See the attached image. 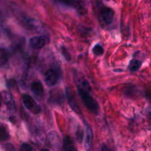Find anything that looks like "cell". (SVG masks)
<instances>
[{
	"label": "cell",
	"instance_id": "obj_19",
	"mask_svg": "<svg viewBox=\"0 0 151 151\" xmlns=\"http://www.w3.org/2000/svg\"><path fill=\"white\" fill-rule=\"evenodd\" d=\"M19 151H32V147L27 143H23L21 145Z\"/></svg>",
	"mask_w": 151,
	"mask_h": 151
},
{
	"label": "cell",
	"instance_id": "obj_17",
	"mask_svg": "<svg viewBox=\"0 0 151 151\" xmlns=\"http://www.w3.org/2000/svg\"><path fill=\"white\" fill-rule=\"evenodd\" d=\"M93 53H94L95 55H102L104 52V50L103 48L102 47V46H100V44H96L94 47H93V50H92Z\"/></svg>",
	"mask_w": 151,
	"mask_h": 151
},
{
	"label": "cell",
	"instance_id": "obj_16",
	"mask_svg": "<svg viewBox=\"0 0 151 151\" xmlns=\"http://www.w3.org/2000/svg\"><path fill=\"white\" fill-rule=\"evenodd\" d=\"M60 3L65 4V5L70 6V7H76L78 6V0H58Z\"/></svg>",
	"mask_w": 151,
	"mask_h": 151
},
{
	"label": "cell",
	"instance_id": "obj_14",
	"mask_svg": "<svg viewBox=\"0 0 151 151\" xmlns=\"http://www.w3.org/2000/svg\"><path fill=\"white\" fill-rule=\"evenodd\" d=\"M10 139V134L4 126H0V142L7 141Z\"/></svg>",
	"mask_w": 151,
	"mask_h": 151
},
{
	"label": "cell",
	"instance_id": "obj_11",
	"mask_svg": "<svg viewBox=\"0 0 151 151\" xmlns=\"http://www.w3.org/2000/svg\"><path fill=\"white\" fill-rule=\"evenodd\" d=\"M51 94L54 96L50 95V100L52 102V103H60L63 100V97L62 95V93L60 92V91H58V90H55V91H51Z\"/></svg>",
	"mask_w": 151,
	"mask_h": 151
},
{
	"label": "cell",
	"instance_id": "obj_23",
	"mask_svg": "<svg viewBox=\"0 0 151 151\" xmlns=\"http://www.w3.org/2000/svg\"><path fill=\"white\" fill-rule=\"evenodd\" d=\"M1 106V97H0V107Z\"/></svg>",
	"mask_w": 151,
	"mask_h": 151
},
{
	"label": "cell",
	"instance_id": "obj_22",
	"mask_svg": "<svg viewBox=\"0 0 151 151\" xmlns=\"http://www.w3.org/2000/svg\"><path fill=\"white\" fill-rule=\"evenodd\" d=\"M40 151H50L48 150V149H45V148H44V149H41V150Z\"/></svg>",
	"mask_w": 151,
	"mask_h": 151
},
{
	"label": "cell",
	"instance_id": "obj_10",
	"mask_svg": "<svg viewBox=\"0 0 151 151\" xmlns=\"http://www.w3.org/2000/svg\"><path fill=\"white\" fill-rule=\"evenodd\" d=\"M63 148L65 151H75V147L73 141L69 136H66L63 139Z\"/></svg>",
	"mask_w": 151,
	"mask_h": 151
},
{
	"label": "cell",
	"instance_id": "obj_13",
	"mask_svg": "<svg viewBox=\"0 0 151 151\" xmlns=\"http://www.w3.org/2000/svg\"><path fill=\"white\" fill-rule=\"evenodd\" d=\"M48 138L50 139V142H51V144L53 146L58 145H59V140H60V139H59L58 134L55 131H51L49 134Z\"/></svg>",
	"mask_w": 151,
	"mask_h": 151
},
{
	"label": "cell",
	"instance_id": "obj_18",
	"mask_svg": "<svg viewBox=\"0 0 151 151\" xmlns=\"http://www.w3.org/2000/svg\"><path fill=\"white\" fill-rule=\"evenodd\" d=\"M60 52H61L62 55H63V58L66 59V60L69 61V60H71V55L70 54H69V52H68V50L66 49V47H61V48H60Z\"/></svg>",
	"mask_w": 151,
	"mask_h": 151
},
{
	"label": "cell",
	"instance_id": "obj_6",
	"mask_svg": "<svg viewBox=\"0 0 151 151\" xmlns=\"http://www.w3.org/2000/svg\"><path fill=\"white\" fill-rule=\"evenodd\" d=\"M86 127V134L85 139H84V147L86 151H90L92 147V140H93V132L91 128H90L88 124H85Z\"/></svg>",
	"mask_w": 151,
	"mask_h": 151
},
{
	"label": "cell",
	"instance_id": "obj_5",
	"mask_svg": "<svg viewBox=\"0 0 151 151\" xmlns=\"http://www.w3.org/2000/svg\"><path fill=\"white\" fill-rule=\"evenodd\" d=\"M66 96L68 100V103H69L71 109H72L74 111L76 112L77 114H81V110H80L79 106H78L76 100H75V97H74V94L73 93H72V90L69 88H66Z\"/></svg>",
	"mask_w": 151,
	"mask_h": 151
},
{
	"label": "cell",
	"instance_id": "obj_8",
	"mask_svg": "<svg viewBox=\"0 0 151 151\" xmlns=\"http://www.w3.org/2000/svg\"><path fill=\"white\" fill-rule=\"evenodd\" d=\"M46 44V38L44 36H34L29 39V44L32 48L40 50Z\"/></svg>",
	"mask_w": 151,
	"mask_h": 151
},
{
	"label": "cell",
	"instance_id": "obj_4",
	"mask_svg": "<svg viewBox=\"0 0 151 151\" xmlns=\"http://www.w3.org/2000/svg\"><path fill=\"white\" fill-rule=\"evenodd\" d=\"M44 80L47 85L50 86H53L57 83L58 81V74L54 69H48L44 75Z\"/></svg>",
	"mask_w": 151,
	"mask_h": 151
},
{
	"label": "cell",
	"instance_id": "obj_3",
	"mask_svg": "<svg viewBox=\"0 0 151 151\" xmlns=\"http://www.w3.org/2000/svg\"><path fill=\"white\" fill-rule=\"evenodd\" d=\"M100 16L102 21L107 24H110L113 22L114 18V12L111 7H103L100 10Z\"/></svg>",
	"mask_w": 151,
	"mask_h": 151
},
{
	"label": "cell",
	"instance_id": "obj_21",
	"mask_svg": "<svg viewBox=\"0 0 151 151\" xmlns=\"http://www.w3.org/2000/svg\"><path fill=\"white\" fill-rule=\"evenodd\" d=\"M145 96L148 99V100H150L151 102V87L147 88V91H145Z\"/></svg>",
	"mask_w": 151,
	"mask_h": 151
},
{
	"label": "cell",
	"instance_id": "obj_9",
	"mask_svg": "<svg viewBox=\"0 0 151 151\" xmlns=\"http://www.w3.org/2000/svg\"><path fill=\"white\" fill-rule=\"evenodd\" d=\"M31 90L38 97L42 96L44 94V87L40 81H35L31 85Z\"/></svg>",
	"mask_w": 151,
	"mask_h": 151
},
{
	"label": "cell",
	"instance_id": "obj_20",
	"mask_svg": "<svg viewBox=\"0 0 151 151\" xmlns=\"http://www.w3.org/2000/svg\"><path fill=\"white\" fill-rule=\"evenodd\" d=\"M5 149L7 151H16L14 146L11 144H7L5 145Z\"/></svg>",
	"mask_w": 151,
	"mask_h": 151
},
{
	"label": "cell",
	"instance_id": "obj_15",
	"mask_svg": "<svg viewBox=\"0 0 151 151\" xmlns=\"http://www.w3.org/2000/svg\"><path fill=\"white\" fill-rule=\"evenodd\" d=\"M7 60V54L4 49L0 47V67L2 66Z\"/></svg>",
	"mask_w": 151,
	"mask_h": 151
},
{
	"label": "cell",
	"instance_id": "obj_1",
	"mask_svg": "<svg viewBox=\"0 0 151 151\" xmlns=\"http://www.w3.org/2000/svg\"><path fill=\"white\" fill-rule=\"evenodd\" d=\"M78 94H79L80 97H81V100H82L83 103H84L86 109L89 111L92 112L93 114L98 113V111L100 109L99 104L93 97H91L90 96L89 92L88 91H83V90H82L80 88H78Z\"/></svg>",
	"mask_w": 151,
	"mask_h": 151
},
{
	"label": "cell",
	"instance_id": "obj_12",
	"mask_svg": "<svg viewBox=\"0 0 151 151\" xmlns=\"http://www.w3.org/2000/svg\"><path fill=\"white\" fill-rule=\"evenodd\" d=\"M142 62L137 59H132L128 65V69L131 72H137L141 68Z\"/></svg>",
	"mask_w": 151,
	"mask_h": 151
},
{
	"label": "cell",
	"instance_id": "obj_7",
	"mask_svg": "<svg viewBox=\"0 0 151 151\" xmlns=\"http://www.w3.org/2000/svg\"><path fill=\"white\" fill-rule=\"evenodd\" d=\"M3 100H4V104L9 111L12 112V113L16 111V103L13 100L11 94L9 91H4L3 93Z\"/></svg>",
	"mask_w": 151,
	"mask_h": 151
},
{
	"label": "cell",
	"instance_id": "obj_2",
	"mask_svg": "<svg viewBox=\"0 0 151 151\" xmlns=\"http://www.w3.org/2000/svg\"><path fill=\"white\" fill-rule=\"evenodd\" d=\"M22 101L23 103L24 106L26 108L27 110L31 111L32 113L35 114H38L41 112V108L40 106L35 103V100L32 98L28 94H23L22 97Z\"/></svg>",
	"mask_w": 151,
	"mask_h": 151
}]
</instances>
